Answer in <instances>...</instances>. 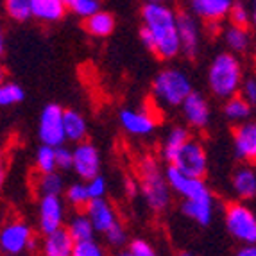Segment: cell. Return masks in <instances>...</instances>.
Returning <instances> with one entry per match:
<instances>
[{
  "mask_svg": "<svg viewBox=\"0 0 256 256\" xmlns=\"http://www.w3.org/2000/svg\"><path fill=\"white\" fill-rule=\"evenodd\" d=\"M142 22L156 42V56L160 60H174L181 54L178 11L163 2H146L142 6Z\"/></svg>",
  "mask_w": 256,
  "mask_h": 256,
  "instance_id": "6da1fadb",
  "label": "cell"
},
{
  "mask_svg": "<svg viewBox=\"0 0 256 256\" xmlns=\"http://www.w3.org/2000/svg\"><path fill=\"white\" fill-rule=\"evenodd\" d=\"M242 64L231 52H220L212 60L208 68L210 92L218 98H231L242 88Z\"/></svg>",
  "mask_w": 256,
  "mask_h": 256,
  "instance_id": "7a4b0ae2",
  "label": "cell"
},
{
  "mask_svg": "<svg viewBox=\"0 0 256 256\" xmlns=\"http://www.w3.org/2000/svg\"><path fill=\"white\" fill-rule=\"evenodd\" d=\"M138 183L146 204L154 214H162L170 204V186L166 183L165 172L152 156H144L138 165Z\"/></svg>",
  "mask_w": 256,
  "mask_h": 256,
  "instance_id": "3957f363",
  "label": "cell"
},
{
  "mask_svg": "<svg viewBox=\"0 0 256 256\" xmlns=\"http://www.w3.org/2000/svg\"><path fill=\"white\" fill-rule=\"evenodd\" d=\"M192 92V81L188 74L176 66L160 70L152 81L154 97L165 106H183Z\"/></svg>",
  "mask_w": 256,
  "mask_h": 256,
  "instance_id": "277c9868",
  "label": "cell"
},
{
  "mask_svg": "<svg viewBox=\"0 0 256 256\" xmlns=\"http://www.w3.org/2000/svg\"><path fill=\"white\" fill-rule=\"evenodd\" d=\"M226 230L240 246H256V214L242 201L228 202L224 208Z\"/></svg>",
  "mask_w": 256,
  "mask_h": 256,
  "instance_id": "5b68a950",
  "label": "cell"
},
{
  "mask_svg": "<svg viewBox=\"0 0 256 256\" xmlns=\"http://www.w3.org/2000/svg\"><path fill=\"white\" fill-rule=\"evenodd\" d=\"M38 138L42 146L58 147L64 146L66 134H64V110L60 104H47L42 110L38 122Z\"/></svg>",
  "mask_w": 256,
  "mask_h": 256,
  "instance_id": "8992f818",
  "label": "cell"
},
{
  "mask_svg": "<svg viewBox=\"0 0 256 256\" xmlns=\"http://www.w3.org/2000/svg\"><path fill=\"white\" fill-rule=\"evenodd\" d=\"M36 248L32 230L26 220H11L0 231V249L6 256H20Z\"/></svg>",
  "mask_w": 256,
  "mask_h": 256,
  "instance_id": "52a82bcc",
  "label": "cell"
},
{
  "mask_svg": "<svg viewBox=\"0 0 256 256\" xmlns=\"http://www.w3.org/2000/svg\"><path fill=\"white\" fill-rule=\"evenodd\" d=\"M172 166H176L178 170H181L183 174L190 176V178H197L202 180L208 170V154L201 142L190 140L183 149L178 152V156L174 158V162L170 163Z\"/></svg>",
  "mask_w": 256,
  "mask_h": 256,
  "instance_id": "ba28073f",
  "label": "cell"
},
{
  "mask_svg": "<svg viewBox=\"0 0 256 256\" xmlns=\"http://www.w3.org/2000/svg\"><path fill=\"white\" fill-rule=\"evenodd\" d=\"M165 178L170 190H174L176 194H180L181 197H184V201H194V199H199V197H204L208 194H212L208 190V186H206L204 180L190 178V176L183 174V172L178 170L172 165H168L165 168Z\"/></svg>",
  "mask_w": 256,
  "mask_h": 256,
  "instance_id": "9c48e42d",
  "label": "cell"
},
{
  "mask_svg": "<svg viewBox=\"0 0 256 256\" xmlns=\"http://www.w3.org/2000/svg\"><path fill=\"white\" fill-rule=\"evenodd\" d=\"M74 172L86 183L100 176V152L92 142L74 147Z\"/></svg>",
  "mask_w": 256,
  "mask_h": 256,
  "instance_id": "30bf717a",
  "label": "cell"
},
{
  "mask_svg": "<svg viewBox=\"0 0 256 256\" xmlns=\"http://www.w3.org/2000/svg\"><path fill=\"white\" fill-rule=\"evenodd\" d=\"M38 220H40V230H42V233L45 236L63 230L64 204L61 201V197H52V196L40 197Z\"/></svg>",
  "mask_w": 256,
  "mask_h": 256,
  "instance_id": "8fae6325",
  "label": "cell"
},
{
  "mask_svg": "<svg viewBox=\"0 0 256 256\" xmlns=\"http://www.w3.org/2000/svg\"><path fill=\"white\" fill-rule=\"evenodd\" d=\"M233 149L240 162L256 165V120L233 128Z\"/></svg>",
  "mask_w": 256,
  "mask_h": 256,
  "instance_id": "7c38bea8",
  "label": "cell"
},
{
  "mask_svg": "<svg viewBox=\"0 0 256 256\" xmlns=\"http://www.w3.org/2000/svg\"><path fill=\"white\" fill-rule=\"evenodd\" d=\"M178 29H180L181 54L194 60L201 45V29L190 11H178Z\"/></svg>",
  "mask_w": 256,
  "mask_h": 256,
  "instance_id": "4fadbf2b",
  "label": "cell"
},
{
  "mask_svg": "<svg viewBox=\"0 0 256 256\" xmlns=\"http://www.w3.org/2000/svg\"><path fill=\"white\" fill-rule=\"evenodd\" d=\"M120 126L132 136H147L156 129V118L146 110L124 108L118 113Z\"/></svg>",
  "mask_w": 256,
  "mask_h": 256,
  "instance_id": "5bb4252c",
  "label": "cell"
},
{
  "mask_svg": "<svg viewBox=\"0 0 256 256\" xmlns=\"http://www.w3.org/2000/svg\"><path fill=\"white\" fill-rule=\"evenodd\" d=\"M183 110V116L188 124L196 129H204L210 124V104L206 97L199 92H192V95L186 98L181 106Z\"/></svg>",
  "mask_w": 256,
  "mask_h": 256,
  "instance_id": "9a60e30c",
  "label": "cell"
},
{
  "mask_svg": "<svg viewBox=\"0 0 256 256\" xmlns=\"http://www.w3.org/2000/svg\"><path fill=\"white\" fill-rule=\"evenodd\" d=\"M84 210H86V215H88V218L92 220V224H94L97 233L106 235L108 231L118 222L116 220L115 208H113L106 199H95V201H90V204L86 206Z\"/></svg>",
  "mask_w": 256,
  "mask_h": 256,
  "instance_id": "2e32d148",
  "label": "cell"
},
{
  "mask_svg": "<svg viewBox=\"0 0 256 256\" xmlns=\"http://www.w3.org/2000/svg\"><path fill=\"white\" fill-rule=\"evenodd\" d=\"M233 2L231 0H194L190 2V11L196 16L202 18L206 24L220 22L230 16Z\"/></svg>",
  "mask_w": 256,
  "mask_h": 256,
  "instance_id": "e0dca14e",
  "label": "cell"
},
{
  "mask_svg": "<svg viewBox=\"0 0 256 256\" xmlns=\"http://www.w3.org/2000/svg\"><path fill=\"white\" fill-rule=\"evenodd\" d=\"M76 240L68 233L66 228L56 231L52 235H47L43 240L42 254L43 256H74L76 251Z\"/></svg>",
  "mask_w": 256,
  "mask_h": 256,
  "instance_id": "ac0fdd59",
  "label": "cell"
},
{
  "mask_svg": "<svg viewBox=\"0 0 256 256\" xmlns=\"http://www.w3.org/2000/svg\"><path fill=\"white\" fill-rule=\"evenodd\" d=\"M181 212L188 218L197 222L199 226H208L214 218V196L208 194V196L194 199V201H184L181 204Z\"/></svg>",
  "mask_w": 256,
  "mask_h": 256,
  "instance_id": "d6986e66",
  "label": "cell"
},
{
  "mask_svg": "<svg viewBox=\"0 0 256 256\" xmlns=\"http://www.w3.org/2000/svg\"><path fill=\"white\" fill-rule=\"evenodd\" d=\"M30 8H32V18L45 24L63 20L64 14L68 13L66 0H30Z\"/></svg>",
  "mask_w": 256,
  "mask_h": 256,
  "instance_id": "ffe728a7",
  "label": "cell"
},
{
  "mask_svg": "<svg viewBox=\"0 0 256 256\" xmlns=\"http://www.w3.org/2000/svg\"><path fill=\"white\" fill-rule=\"evenodd\" d=\"M233 190L240 201H251L256 197V170L252 166H240L233 174Z\"/></svg>",
  "mask_w": 256,
  "mask_h": 256,
  "instance_id": "44dd1931",
  "label": "cell"
},
{
  "mask_svg": "<svg viewBox=\"0 0 256 256\" xmlns=\"http://www.w3.org/2000/svg\"><path fill=\"white\" fill-rule=\"evenodd\" d=\"M190 140H192V136H190V131H188L186 128H183V126H174L170 131L166 132L165 140H163V144H162L163 160L170 165L176 156H178V152H180Z\"/></svg>",
  "mask_w": 256,
  "mask_h": 256,
  "instance_id": "7402d4cb",
  "label": "cell"
},
{
  "mask_svg": "<svg viewBox=\"0 0 256 256\" xmlns=\"http://www.w3.org/2000/svg\"><path fill=\"white\" fill-rule=\"evenodd\" d=\"M64 134L66 140L74 142V144H82L86 142V134H88V122H86L84 115L77 110H64Z\"/></svg>",
  "mask_w": 256,
  "mask_h": 256,
  "instance_id": "603a6c76",
  "label": "cell"
},
{
  "mask_svg": "<svg viewBox=\"0 0 256 256\" xmlns=\"http://www.w3.org/2000/svg\"><path fill=\"white\" fill-rule=\"evenodd\" d=\"M115 26H116L115 16H113V13L106 11V9L98 11L94 16L84 20V29L92 36H95V38H106V36H110L115 30Z\"/></svg>",
  "mask_w": 256,
  "mask_h": 256,
  "instance_id": "cb8c5ba5",
  "label": "cell"
},
{
  "mask_svg": "<svg viewBox=\"0 0 256 256\" xmlns=\"http://www.w3.org/2000/svg\"><path fill=\"white\" fill-rule=\"evenodd\" d=\"M68 233L72 235V238L76 240V244H82V242H92L95 236V228L92 224V220L88 218L86 214H76L70 218L68 226H66Z\"/></svg>",
  "mask_w": 256,
  "mask_h": 256,
  "instance_id": "d4e9b609",
  "label": "cell"
},
{
  "mask_svg": "<svg viewBox=\"0 0 256 256\" xmlns=\"http://www.w3.org/2000/svg\"><path fill=\"white\" fill-rule=\"evenodd\" d=\"M251 113H252V106L244 97H240V95L228 98L226 104H224V115H226V118L231 120V122H235L236 126L248 122Z\"/></svg>",
  "mask_w": 256,
  "mask_h": 256,
  "instance_id": "484cf974",
  "label": "cell"
},
{
  "mask_svg": "<svg viewBox=\"0 0 256 256\" xmlns=\"http://www.w3.org/2000/svg\"><path fill=\"white\" fill-rule=\"evenodd\" d=\"M224 40L233 52H246L249 48V43H251V34L248 29L230 26L224 30Z\"/></svg>",
  "mask_w": 256,
  "mask_h": 256,
  "instance_id": "4316f807",
  "label": "cell"
},
{
  "mask_svg": "<svg viewBox=\"0 0 256 256\" xmlns=\"http://www.w3.org/2000/svg\"><path fill=\"white\" fill-rule=\"evenodd\" d=\"M34 163L42 176L56 172L58 170V165H56V149L48 146H40L38 150H36Z\"/></svg>",
  "mask_w": 256,
  "mask_h": 256,
  "instance_id": "83f0119b",
  "label": "cell"
},
{
  "mask_svg": "<svg viewBox=\"0 0 256 256\" xmlns=\"http://www.w3.org/2000/svg\"><path fill=\"white\" fill-rule=\"evenodd\" d=\"M40 192L43 196H52L60 197L63 192H66L64 188V181L61 178L60 172H52V174H43L40 178Z\"/></svg>",
  "mask_w": 256,
  "mask_h": 256,
  "instance_id": "f1b7e54d",
  "label": "cell"
},
{
  "mask_svg": "<svg viewBox=\"0 0 256 256\" xmlns=\"http://www.w3.org/2000/svg\"><path fill=\"white\" fill-rule=\"evenodd\" d=\"M6 14L14 22H27L32 18L30 0H6L4 2Z\"/></svg>",
  "mask_w": 256,
  "mask_h": 256,
  "instance_id": "f546056e",
  "label": "cell"
},
{
  "mask_svg": "<svg viewBox=\"0 0 256 256\" xmlns=\"http://www.w3.org/2000/svg\"><path fill=\"white\" fill-rule=\"evenodd\" d=\"M66 8L70 13L82 18V20H88L95 13L102 11L100 2H97V0H66Z\"/></svg>",
  "mask_w": 256,
  "mask_h": 256,
  "instance_id": "4dcf8cb0",
  "label": "cell"
},
{
  "mask_svg": "<svg viewBox=\"0 0 256 256\" xmlns=\"http://www.w3.org/2000/svg\"><path fill=\"white\" fill-rule=\"evenodd\" d=\"M26 98V90L18 82H4L0 86V106H14Z\"/></svg>",
  "mask_w": 256,
  "mask_h": 256,
  "instance_id": "1f68e13d",
  "label": "cell"
},
{
  "mask_svg": "<svg viewBox=\"0 0 256 256\" xmlns=\"http://www.w3.org/2000/svg\"><path fill=\"white\" fill-rule=\"evenodd\" d=\"M64 199L68 204H72L74 208H86L90 204V194H88V188L86 183H74L66 188L64 192Z\"/></svg>",
  "mask_w": 256,
  "mask_h": 256,
  "instance_id": "d6a6232c",
  "label": "cell"
},
{
  "mask_svg": "<svg viewBox=\"0 0 256 256\" xmlns=\"http://www.w3.org/2000/svg\"><path fill=\"white\" fill-rule=\"evenodd\" d=\"M230 22L231 26L248 29L249 26H252V9H249L244 2H233V8H231L230 13Z\"/></svg>",
  "mask_w": 256,
  "mask_h": 256,
  "instance_id": "836d02e7",
  "label": "cell"
},
{
  "mask_svg": "<svg viewBox=\"0 0 256 256\" xmlns=\"http://www.w3.org/2000/svg\"><path fill=\"white\" fill-rule=\"evenodd\" d=\"M56 165L58 170H74V149L68 147H58L56 149Z\"/></svg>",
  "mask_w": 256,
  "mask_h": 256,
  "instance_id": "e575fe53",
  "label": "cell"
},
{
  "mask_svg": "<svg viewBox=\"0 0 256 256\" xmlns=\"http://www.w3.org/2000/svg\"><path fill=\"white\" fill-rule=\"evenodd\" d=\"M104 236H106L108 244L113 246V248H120V246H124V244L128 242V233H126L124 226H122L120 222H116L115 226L111 228Z\"/></svg>",
  "mask_w": 256,
  "mask_h": 256,
  "instance_id": "d590c367",
  "label": "cell"
},
{
  "mask_svg": "<svg viewBox=\"0 0 256 256\" xmlns=\"http://www.w3.org/2000/svg\"><path fill=\"white\" fill-rule=\"evenodd\" d=\"M86 188H88V194H90L92 201H95V199H104V196H106V192H108L106 180H104L102 176H98L95 180L88 181Z\"/></svg>",
  "mask_w": 256,
  "mask_h": 256,
  "instance_id": "8d00e7d4",
  "label": "cell"
},
{
  "mask_svg": "<svg viewBox=\"0 0 256 256\" xmlns=\"http://www.w3.org/2000/svg\"><path fill=\"white\" fill-rule=\"evenodd\" d=\"M74 256H106V254H104V249L100 248V244L92 240V242L77 244Z\"/></svg>",
  "mask_w": 256,
  "mask_h": 256,
  "instance_id": "74e56055",
  "label": "cell"
},
{
  "mask_svg": "<svg viewBox=\"0 0 256 256\" xmlns=\"http://www.w3.org/2000/svg\"><path fill=\"white\" fill-rule=\"evenodd\" d=\"M129 251H131L134 256H158L152 246L144 238L131 240V242H129Z\"/></svg>",
  "mask_w": 256,
  "mask_h": 256,
  "instance_id": "f35d334b",
  "label": "cell"
},
{
  "mask_svg": "<svg viewBox=\"0 0 256 256\" xmlns=\"http://www.w3.org/2000/svg\"><path fill=\"white\" fill-rule=\"evenodd\" d=\"M238 95L246 98L251 106H256V77H248V79H244Z\"/></svg>",
  "mask_w": 256,
  "mask_h": 256,
  "instance_id": "ab89813d",
  "label": "cell"
},
{
  "mask_svg": "<svg viewBox=\"0 0 256 256\" xmlns=\"http://www.w3.org/2000/svg\"><path fill=\"white\" fill-rule=\"evenodd\" d=\"M138 36H140V42L144 43V47H146L147 50H150V52L156 54V42H154V36L149 32V29H146V27L142 26Z\"/></svg>",
  "mask_w": 256,
  "mask_h": 256,
  "instance_id": "60d3db41",
  "label": "cell"
},
{
  "mask_svg": "<svg viewBox=\"0 0 256 256\" xmlns=\"http://www.w3.org/2000/svg\"><path fill=\"white\" fill-rule=\"evenodd\" d=\"M124 192L128 197H131V199H134V197L140 194V183L138 181H134L132 178H126L124 181Z\"/></svg>",
  "mask_w": 256,
  "mask_h": 256,
  "instance_id": "b9f144b4",
  "label": "cell"
},
{
  "mask_svg": "<svg viewBox=\"0 0 256 256\" xmlns=\"http://www.w3.org/2000/svg\"><path fill=\"white\" fill-rule=\"evenodd\" d=\"M235 256H256V246H240Z\"/></svg>",
  "mask_w": 256,
  "mask_h": 256,
  "instance_id": "7bdbcfd3",
  "label": "cell"
},
{
  "mask_svg": "<svg viewBox=\"0 0 256 256\" xmlns=\"http://www.w3.org/2000/svg\"><path fill=\"white\" fill-rule=\"evenodd\" d=\"M252 26H254L256 27V2H254V4H252Z\"/></svg>",
  "mask_w": 256,
  "mask_h": 256,
  "instance_id": "ee69618b",
  "label": "cell"
},
{
  "mask_svg": "<svg viewBox=\"0 0 256 256\" xmlns=\"http://www.w3.org/2000/svg\"><path fill=\"white\" fill-rule=\"evenodd\" d=\"M178 256H197V254H194L192 251H180L178 252Z\"/></svg>",
  "mask_w": 256,
  "mask_h": 256,
  "instance_id": "f6af8a7d",
  "label": "cell"
},
{
  "mask_svg": "<svg viewBox=\"0 0 256 256\" xmlns=\"http://www.w3.org/2000/svg\"><path fill=\"white\" fill-rule=\"evenodd\" d=\"M116 256H134V254H132V252H131V251H129V249H128V251H120V252H118V254H116Z\"/></svg>",
  "mask_w": 256,
  "mask_h": 256,
  "instance_id": "bcb514c9",
  "label": "cell"
}]
</instances>
